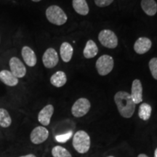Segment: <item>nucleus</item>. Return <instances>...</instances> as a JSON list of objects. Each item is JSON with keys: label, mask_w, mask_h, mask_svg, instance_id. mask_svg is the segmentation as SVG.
<instances>
[{"label": "nucleus", "mask_w": 157, "mask_h": 157, "mask_svg": "<svg viewBox=\"0 0 157 157\" xmlns=\"http://www.w3.org/2000/svg\"><path fill=\"white\" fill-rule=\"evenodd\" d=\"M31 1H33V2H40L41 0H31Z\"/></svg>", "instance_id": "29"}, {"label": "nucleus", "mask_w": 157, "mask_h": 157, "mask_svg": "<svg viewBox=\"0 0 157 157\" xmlns=\"http://www.w3.org/2000/svg\"><path fill=\"white\" fill-rule=\"evenodd\" d=\"M0 80L9 87H15L18 84V78L13 75L8 70H2L0 71Z\"/></svg>", "instance_id": "14"}, {"label": "nucleus", "mask_w": 157, "mask_h": 157, "mask_svg": "<svg viewBox=\"0 0 157 157\" xmlns=\"http://www.w3.org/2000/svg\"><path fill=\"white\" fill-rule=\"evenodd\" d=\"M151 106L148 103H142L140 105L138 111V116L143 121H147L150 119L151 115Z\"/></svg>", "instance_id": "20"}, {"label": "nucleus", "mask_w": 157, "mask_h": 157, "mask_svg": "<svg viewBox=\"0 0 157 157\" xmlns=\"http://www.w3.org/2000/svg\"><path fill=\"white\" fill-rule=\"evenodd\" d=\"M49 137V131L46 127L39 126L33 129L30 135L31 143L35 145L41 144L47 140Z\"/></svg>", "instance_id": "8"}, {"label": "nucleus", "mask_w": 157, "mask_h": 157, "mask_svg": "<svg viewBox=\"0 0 157 157\" xmlns=\"http://www.w3.org/2000/svg\"><path fill=\"white\" fill-rule=\"evenodd\" d=\"M108 157H114V156H108Z\"/></svg>", "instance_id": "30"}, {"label": "nucleus", "mask_w": 157, "mask_h": 157, "mask_svg": "<svg viewBox=\"0 0 157 157\" xmlns=\"http://www.w3.org/2000/svg\"><path fill=\"white\" fill-rule=\"evenodd\" d=\"M52 155L53 157H72L67 149L60 146H56L52 149Z\"/></svg>", "instance_id": "22"}, {"label": "nucleus", "mask_w": 157, "mask_h": 157, "mask_svg": "<svg viewBox=\"0 0 157 157\" xmlns=\"http://www.w3.org/2000/svg\"><path fill=\"white\" fill-rule=\"evenodd\" d=\"M113 59L111 56L103 55L100 57L96 61V68L101 76L108 75L113 68Z\"/></svg>", "instance_id": "4"}, {"label": "nucleus", "mask_w": 157, "mask_h": 157, "mask_svg": "<svg viewBox=\"0 0 157 157\" xmlns=\"http://www.w3.org/2000/svg\"><path fill=\"white\" fill-rule=\"evenodd\" d=\"M19 157H36L35 156L34 154H27V155H25V156H19Z\"/></svg>", "instance_id": "26"}, {"label": "nucleus", "mask_w": 157, "mask_h": 157, "mask_svg": "<svg viewBox=\"0 0 157 157\" xmlns=\"http://www.w3.org/2000/svg\"><path fill=\"white\" fill-rule=\"evenodd\" d=\"M73 7L78 14L81 15H87L89 13V7H88L86 0H73Z\"/></svg>", "instance_id": "19"}, {"label": "nucleus", "mask_w": 157, "mask_h": 157, "mask_svg": "<svg viewBox=\"0 0 157 157\" xmlns=\"http://www.w3.org/2000/svg\"><path fill=\"white\" fill-rule=\"evenodd\" d=\"M149 68L153 77L157 80V58H154L149 61Z\"/></svg>", "instance_id": "23"}, {"label": "nucleus", "mask_w": 157, "mask_h": 157, "mask_svg": "<svg viewBox=\"0 0 157 157\" xmlns=\"http://www.w3.org/2000/svg\"><path fill=\"white\" fill-rule=\"evenodd\" d=\"M98 52V48L95 42L93 40H88L86 44L85 48L84 49L83 54L86 58H93L97 56Z\"/></svg>", "instance_id": "18"}, {"label": "nucleus", "mask_w": 157, "mask_h": 157, "mask_svg": "<svg viewBox=\"0 0 157 157\" xmlns=\"http://www.w3.org/2000/svg\"><path fill=\"white\" fill-rule=\"evenodd\" d=\"M23 59L27 66L29 67H34L36 64L37 59L34 50L28 46H24L21 50Z\"/></svg>", "instance_id": "13"}, {"label": "nucleus", "mask_w": 157, "mask_h": 157, "mask_svg": "<svg viewBox=\"0 0 157 157\" xmlns=\"http://www.w3.org/2000/svg\"><path fill=\"white\" fill-rule=\"evenodd\" d=\"M113 2V0H95V5L98 7H105L111 5Z\"/></svg>", "instance_id": "25"}, {"label": "nucleus", "mask_w": 157, "mask_h": 157, "mask_svg": "<svg viewBox=\"0 0 157 157\" xmlns=\"http://www.w3.org/2000/svg\"><path fill=\"white\" fill-rule=\"evenodd\" d=\"M73 146L79 154H85L90 148V137L85 131H77L73 137Z\"/></svg>", "instance_id": "2"}, {"label": "nucleus", "mask_w": 157, "mask_h": 157, "mask_svg": "<svg viewBox=\"0 0 157 157\" xmlns=\"http://www.w3.org/2000/svg\"><path fill=\"white\" fill-rule=\"evenodd\" d=\"M12 124V118L7 110L0 108V126L4 128L9 127Z\"/></svg>", "instance_id": "21"}, {"label": "nucleus", "mask_w": 157, "mask_h": 157, "mask_svg": "<svg viewBox=\"0 0 157 157\" xmlns=\"http://www.w3.org/2000/svg\"><path fill=\"white\" fill-rule=\"evenodd\" d=\"M54 113L53 105L49 104L44 106L39 111L38 114V121L39 122L42 124L43 126H48L50 124L51 118Z\"/></svg>", "instance_id": "10"}, {"label": "nucleus", "mask_w": 157, "mask_h": 157, "mask_svg": "<svg viewBox=\"0 0 157 157\" xmlns=\"http://www.w3.org/2000/svg\"><path fill=\"white\" fill-rule=\"evenodd\" d=\"M46 17L48 21L56 25H63L68 20L64 11L57 5H51L46 10Z\"/></svg>", "instance_id": "3"}, {"label": "nucleus", "mask_w": 157, "mask_h": 157, "mask_svg": "<svg viewBox=\"0 0 157 157\" xmlns=\"http://www.w3.org/2000/svg\"><path fill=\"white\" fill-rule=\"evenodd\" d=\"M59 61L58 52L53 48H48L42 56V62L44 66L48 68H54Z\"/></svg>", "instance_id": "9"}, {"label": "nucleus", "mask_w": 157, "mask_h": 157, "mask_svg": "<svg viewBox=\"0 0 157 157\" xmlns=\"http://www.w3.org/2000/svg\"><path fill=\"white\" fill-rule=\"evenodd\" d=\"M137 157H148V156H147V155L144 154H139L138 156H137Z\"/></svg>", "instance_id": "27"}, {"label": "nucleus", "mask_w": 157, "mask_h": 157, "mask_svg": "<svg viewBox=\"0 0 157 157\" xmlns=\"http://www.w3.org/2000/svg\"><path fill=\"white\" fill-rule=\"evenodd\" d=\"M99 42L103 46L109 49H114L118 45V38L113 31L104 29L98 34Z\"/></svg>", "instance_id": "5"}, {"label": "nucleus", "mask_w": 157, "mask_h": 157, "mask_svg": "<svg viewBox=\"0 0 157 157\" xmlns=\"http://www.w3.org/2000/svg\"><path fill=\"white\" fill-rule=\"evenodd\" d=\"M72 135H73V133H72L71 131L65 133V134H63V135H58L56 136V140L57 142L58 143H64L67 142L68 140H69V139L72 137Z\"/></svg>", "instance_id": "24"}, {"label": "nucleus", "mask_w": 157, "mask_h": 157, "mask_svg": "<svg viewBox=\"0 0 157 157\" xmlns=\"http://www.w3.org/2000/svg\"><path fill=\"white\" fill-rule=\"evenodd\" d=\"M154 157H157V148L155 150V152H154Z\"/></svg>", "instance_id": "28"}, {"label": "nucleus", "mask_w": 157, "mask_h": 157, "mask_svg": "<svg viewBox=\"0 0 157 157\" xmlns=\"http://www.w3.org/2000/svg\"><path fill=\"white\" fill-rule=\"evenodd\" d=\"M67 82V77L63 71H57L51 76L50 82L54 87H61Z\"/></svg>", "instance_id": "17"}, {"label": "nucleus", "mask_w": 157, "mask_h": 157, "mask_svg": "<svg viewBox=\"0 0 157 157\" xmlns=\"http://www.w3.org/2000/svg\"><path fill=\"white\" fill-rule=\"evenodd\" d=\"M130 95L135 104H138L143 101V87L139 79H135L132 82Z\"/></svg>", "instance_id": "12"}, {"label": "nucleus", "mask_w": 157, "mask_h": 157, "mask_svg": "<svg viewBox=\"0 0 157 157\" xmlns=\"http://www.w3.org/2000/svg\"><path fill=\"white\" fill-rule=\"evenodd\" d=\"M11 73L17 78L24 77L26 74V68L23 62L17 57H13L9 62Z\"/></svg>", "instance_id": "7"}, {"label": "nucleus", "mask_w": 157, "mask_h": 157, "mask_svg": "<svg viewBox=\"0 0 157 157\" xmlns=\"http://www.w3.org/2000/svg\"><path fill=\"white\" fill-rule=\"evenodd\" d=\"M74 49L71 44L68 42H63L60 48V54L62 60L64 62L68 63L71 60L73 56Z\"/></svg>", "instance_id": "15"}, {"label": "nucleus", "mask_w": 157, "mask_h": 157, "mask_svg": "<svg viewBox=\"0 0 157 157\" xmlns=\"http://www.w3.org/2000/svg\"><path fill=\"white\" fill-rule=\"evenodd\" d=\"M114 101L121 117L127 119L132 117L135 110V103L128 93L124 91L118 92L114 96Z\"/></svg>", "instance_id": "1"}, {"label": "nucleus", "mask_w": 157, "mask_h": 157, "mask_svg": "<svg viewBox=\"0 0 157 157\" xmlns=\"http://www.w3.org/2000/svg\"><path fill=\"white\" fill-rule=\"evenodd\" d=\"M91 104L87 98H81L74 103L71 108V113L74 117L79 118L84 117L89 112Z\"/></svg>", "instance_id": "6"}, {"label": "nucleus", "mask_w": 157, "mask_h": 157, "mask_svg": "<svg viewBox=\"0 0 157 157\" xmlns=\"http://www.w3.org/2000/svg\"><path fill=\"white\" fill-rule=\"evenodd\" d=\"M152 42L148 38L140 37L135 42L134 50L137 54L143 55L146 53L151 48Z\"/></svg>", "instance_id": "11"}, {"label": "nucleus", "mask_w": 157, "mask_h": 157, "mask_svg": "<svg viewBox=\"0 0 157 157\" xmlns=\"http://www.w3.org/2000/svg\"><path fill=\"white\" fill-rule=\"evenodd\" d=\"M141 7L146 15L153 16L157 13V4L155 0H142Z\"/></svg>", "instance_id": "16"}]
</instances>
